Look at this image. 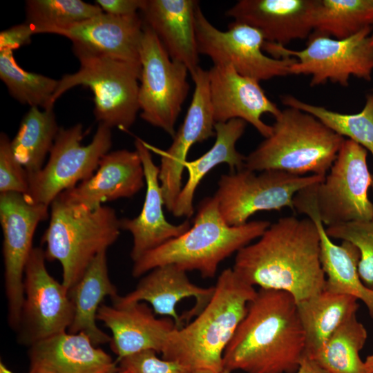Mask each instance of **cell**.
I'll use <instances>...</instances> for the list:
<instances>
[{"instance_id": "obj_19", "label": "cell", "mask_w": 373, "mask_h": 373, "mask_svg": "<svg viewBox=\"0 0 373 373\" xmlns=\"http://www.w3.org/2000/svg\"><path fill=\"white\" fill-rule=\"evenodd\" d=\"M294 210L305 214L316 225L319 236L321 266L325 275L324 290L345 294L362 301L373 318V290L362 282L358 270L360 253L348 241L336 245L327 234L318 215L315 200V185L302 189L294 198Z\"/></svg>"}, {"instance_id": "obj_17", "label": "cell", "mask_w": 373, "mask_h": 373, "mask_svg": "<svg viewBox=\"0 0 373 373\" xmlns=\"http://www.w3.org/2000/svg\"><path fill=\"white\" fill-rule=\"evenodd\" d=\"M191 77L195 89L187 113L170 147L161 153L159 179L164 207L171 212L182 187V174L190 149L216 136L208 70L200 67Z\"/></svg>"}, {"instance_id": "obj_37", "label": "cell", "mask_w": 373, "mask_h": 373, "mask_svg": "<svg viewBox=\"0 0 373 373\" xmlns=\"http://www.w3.org/2000/svg\"><path fill=\"white\" fill-rule=\"evenodd\" d=\"M11 140L4 133L0 135V193L14 192L26 195L28 192V173L16 160Z\"/></svg>"}, {"instance_id": "obj_15", "label": "cell", "mask_w": 373, "mask_h": 373, "mask_svg": "<svg viewBox=\"0 0 373 373\" xmlns=\"http://www.w3.org/2000/svg\"><path fill=\"white\" fill-rule=\"evenodd\" d=\"M44 250L33 247L23 278L24 300L17 332L18 342L30 346L68 331L73 319L68 290L48 271Z\"/></svg>"}, {"instance_id": "obj_39", "label": "cell", "mask_w": 373, "mask_h": 373, "mask_svg": "<svg viewBox=\"0 0 373 373\" xmlns=\"http://www.w3.org/2000/svg\"><path fill=\"white\" fill-rule=\"evenodd\" d=\"M33 28L26 22L15 25L0 33V51L15 50L31 42Z\"/></svg>"}, {"instance_id": "obj_33", "label": "cell", "mask_w": 373, "mask_h": 373, "mask_svg": "<svg viewBox=\"0 0 373 373\" xmlns=\"http://www.w3.org/2000/svg\"><path fill=\"white\" fill-rule=\"evenodd\" d=\"M281 102L287 107L313 115L336 133L346 136L366 149L373 156V93L367 96L361 111L352 114L311 104L291 95L282 96Z\"/></svg>"}, {"instance_id": "obj_4", "label": "cell", "mask_w": 373, "mask_h": 373, "mask_svg": "<svg viewBox=\"0 0 373 373\" xmlns=\"http://www.w3.org/2000/svg\"><path fill=\"white\" fill-rule=\"evenodd\" d=\"M270 224L254 220L230 226L221 216L216 196L206 197L189 229L133 262L132 275L138 278L157 267L173 265L186 272L198 271L204 278H213L224 260L260 238Z\"/></svg>"}, {"instance_id": "obj_14", "label": "cell", "mask_w": 373, "mask_h": 373, "mask_svg": "<svg viewBox=\"0 0 373 373\" xmlns=\"http://www.w3.org/2000/svg\"><path fill=\"white\" fill-rule=\"evenodd\" d=\"M48 217V206L34 202L21 193H0L8 322L16 332L24 300V271L33 248V236L38 224Z\"/></svg>"}, {"instance_id": "obj_28", "label": "cell", "mask_w": 373, "mask_h": 373, "mask_svg": "<svg viewBox=\"0 0 373 373\" xmlns=\"http://www.w3.org/2000/svg\"><path fill=\"white\" fill-rule=\"evenodd\" d=\"M245 128L246 122L240 119L216 123L214 144L202 156L185 164L188 179L176 199L171 212L174 216L189 218L193 215L195 192L201 180L217 165L225 163L232 171L244 169L245 156L236 150V144Z\"/></svg>"}, {"instance_id": "obj_30", "label": "cell", "mask_w": 373, "mask_h": 373, "mask_svg": "<svg viewBox=\"0 0 373 373\" xmlns=\"http://www.w3.org/2000/svg\"><path fill=\"white\" fill-rule=\"evenodd\" d=\"M60 129L53 108L30 107L22 118L15 137L11 140L12 153L31 176L44 167Z\"/></svg>"}, {"instance_id": "obj_27", "label": "cell", "mask_w": 373, "mask_h": 373, "mask_svg": "<svg viewBox=\"0 0 373 373\" xmlns=\"http://www.w3.org/2000/svg\"><path fill=\"white\" fill-rule=\"evenodd\" d=\"M73 306V319L68 332L84 333L95 345L110 343L111 336L99 329L97 314L106 296L116 298L117 290L111 282L108 269L106 251L98 254L80 279L68 290Z\"/></svg>"}, {"instance_id": "obj_44", "label": "cell", "mask_w": 373, "mask_h": 373, "mask_svg": "<svg viewBox=\"0 0 373 373\" xmlns=\"http://www.w3.org/2000/svg\"><path fill=\"white\" fill-rule=\"evenodd\" d=\"M188 373H215L208 370H190Z\"/></svg>"}, {"instance_id": "obj_20", "label": "cell", "mask_w": 373, "mask_h": 373, "mask_svg": "<svg viewBox=\"0 0 373 373\" xmlns=\"http://www.w3.org/2000/svg\"><path fill=\"white\" fill-rule=\"evenodd\" d=\"M145 176L138 152L126 149L108 152L96 172L88 180L64 191L66 203L92 211L106 201L131 198L144 186Z\"/></svg>"}, {"instance_id": "obj_6", "label": "cell", "mask_w": 373, "mask_h": 373, "mask_svg": "<svg viewBox=\"0 0 373 373\" xmlns=\"http://www.w3.org/2000/svg\"><path fill=\"white\" fill-rule=\"evenodd\" d=\"M50 218L42 242L46 260L62 267V284L69 290L95 256L112 245L120 234L115 211L101 206L89 211L57 197L50 204Z\"/></svg>"}, {"instance_id": "obj_24", "label": "cell", "mask_w": 373, "mask_h": 373, "mask_svg": "<svg viewBox=\"0 0 373 373\" xmlns=\"http://www.w3.org/2000/svg\"><path fill=\"white\" fill-rule=\"evenodd\" d=\"M317 0H240L225 15L258 30L266 41L285 46L309 37Z\"/></svg>"}, {"instance_id": "obj_25", "label": "cell", "mask_w": 373, "mask_h": 373, "mask_svg": "<svg viewBox=\"0 0 373 373\" xmlns=\"http://www.w3.org/2000/svg\"><path fill=\"white\" fill-rule=\"evenodd\" d=\"M28 373H113L112 357L84 333L63 332L29 347Z\"/></svg>"}, {"instance_id": "obj_23", "label": "cell", "mask_w": 373, "mask_h": 373, "mask_svg": "<svg viewBox=\"0 0 373 373\" xmlns=\"http://www.w3.org/2000/svg\"><path fill=\"white\" fill-rule=\"evenodd\" d=\"M144 22L139 13L115 16L102 12L60 30L56 35L70 39L73 51L106 55L140 64Z\"/></svg>"}, {"instance_id": "obj_35", "label": "cell", "mask_w": 373, "mask_h": 373, "mask_svg": "<svg viewBox=\"0 0 373 373\" xmlns=\"http://www.w3.org/2000/svg\"><path fill=\"white\" fill-rule=\"evenodd\" d=\"M25 11L35 34H56L103 12L97 4L82 0H28Z\"/></svg>"}, {"instance_id": "obj_34", "label": "cell", "mask_w": 373, "mask_h": 373, "mask_svg": "<svg viewBox=\"0 0 373 373\" xmlns=\"http://www.w3.org/2000/svg\"><path fill=\"white\" fill-rule=\"evenodd\" d=\"M0 78L10 95L30 107L53 108L52 98L59 80L28 72L17 63L13 51H0Z\"/></svg>"}, {"instance_id": "obj_36", "label": "cell", "mask_w": 373, "mask_h": 373, "mask_svg": "<svg viewBox=\"0 0 373 373\" xmlns=\"http://www.w3.org/2000/svg\"><path fill=\"white\" fill-rule=\"evenodd\" d=\"M325 231L330 238L348 241L358 248L359 276L373 290V220L334 224L327 227Z\"/></svg>"}, {"instance_id": "obj_31", "label": "cell", "mask_w": 373, "mask_h": 373, "mask_svg": "<svg viewBox=\"0 0 373 373\" xmlns=\"http://www.w3.org/2000/svg\"><path fill=\"white\" fill-rule=\"evenodd\" d=\"M367 338L362 323L353 316L343 323L314 355V361L325 373H367L360 356Z\"/></svg>"}, {"instance_id": "obj_16", "label": "cell", "mask_w": 373, "mask_h": 373, "mask_svg": "<svg viewBox=\"0 0 373 373\" xmlns=\"http://www.w3.org/2000/svg\"><path fill=\"white\" fill-rule=\"evenodd\" d=\"M214 286L193 284L186 271L173 265L157 267L146 274L135 288L127 294L112 299L115 305L144 302L151 305L155 315L173 320L177 329L183 321L196 316L211 300Z\"/></svg>"}, {"instance_id": "obj_40", "label": "cell", "mask_w": 373, "mask_h": 373, "mask_svg": "<svg viewBox=\"0 0 373 373\" xmlns=\"http://www.w3.org/2000/svg\"><path fill=\"white\" fill-rule=\"evenodd\" d=\"M146 0H97L103 12L115 16H126L138 13L144 6Z\"/></svg>"}, {"instance_id": "obj_5", "label": "cell", "mask_w": 373, "mask_h": 373, "mask_svg": "<svg viewBox=\"0 0 373 373\" xmlns=\"http://www.w3.org/2000/svg\"><path fill=\"white\" fill-rule=\"evenodd\" d=\"M271 134L245 156L244 168L325 177L345 140L313 115L287 107L275 118Z\"/></svg>"}, {"instance_id": "obj_10", "label": "cell", "mask_w": 373, "mask_h": 373, "mask_svg": "<svg viewBox=\"0 0 373 373\" xmlns=\"http://www.w3.org/2000/svg\"><path fill=\"white\" fill-rule=\"evenodd\" d=\"M84 136L82 124L60 127L47 164L28 177L29 189L25 195L29 200L49 207L59 194L95 173L101 159L111 149V128L99 124L87 145L82 144Z\"/></svg>"}, {"instance_id": "obj_21", "label": "cell", "mask_w": 373, "mask_h": 373, "mask_svg": "<svg viewBox=\"0 0 373 373\" xmlns=\"http://www.w3.org/2000/svg\"><path fill=\"white\" fill-rule=\"evenodd\" d=\"M97 319L111 332V350L118 361L144 350L162 353L170 334L176 328L169 317L157 318L146 303L102 304Z\"/></svg>"}, {"instance_id": "obj_22", "label": "cell", "mask_w": 373, "mask_h": 373, "mask_svg": "<svg viewBox=\"0 0 373 373\" xmlns=\"http://www.w3.org/2000/svg\"><path fill=\"white\" fill-rule=\"evenodd\" d=\"M135 146L142 162L146 191L140 214L133 218L120 219L121 229L130 232L133 236L131 258L133 262L191 227L189 220L178 224L167 221L163 211L164 201L159 179L160 167L153 162L145 142L136 137Z\"/></svg>"}, {"instance_id": "obj_3", "label": "cell", "mask_w": 373, "mask_h": 373, "mask_svg": "<svg viewBox=\"0 0 373 373\" xmlns=\"http://www.w3.org/2000/svg\"><path fill=\"white\" fill-rule=\"evenodd\" d=\"M214 287L211 300L195 318L171 332L163 358L177 361L189 370H223L224 352L257 291L232 268L220 273Z\"/></svg>"}, {"instance_id": "obj_7", "label": "cell", "mask_w": 373, "mask_h": 373, "mask_svg": "<svg viewBox=\"0 0 373 373\" xmlns=\"http://www.w3.org/2000/svg\"><path fill=\"white\" fill-rule=\"evenodd\" d=\"M73 52L79 61V68L59 79L53 104L75 86L88 87L94 94V115L99 124L110 128L128 130L140 111L141 65L106 55Z\"/></svg>"}, {"instance_id": "obj_13", "label": "cell", "mask_w": 373, "mask_h": 373, "mask_svg": "<svg viewBox=\"0 0 373 373\" xmlns=\"http://www.w3.org/2000/svg\"><path fill=\"white\" fill-rule=\"evenodd\" d=\"M195 34L199 54L209 57L213 65L232 66L242 75L257 81L289 75L294 57H271L263 52L266 41L256 28L233 21L227 30L216 28L200 6L195 12Z\"/></svg>"}, {"instance_id": "obj_47", "label": "cell", "mask_w": 373, "mask_h": 373, "mask_svg": "<svg viewBox=\"0 0 373 373\" xmlns=\"http://www.w3.org/2000/svg\"><path fill=\"white\" fill-rule=\"evenodd\" d=\"M372 37H373V32L372 33Z\"/></svg>"}, {"instance_id": "obj_41", "label": "cell", "mask_w": 373, "mask_h": 373, "mask_svg": "<svg viewBox=\"0 0 373 373\" xmlns=\"http://www.w3.org/2000/svg\"><path fill=\"white\" fill-rule=\"evenodd\" d=\"M220 373H232L222 370ZM295 373H325L314 361L305 356L299 368Z\"/></svg>"}, {"instance_id": "obj_43", "label": "cell", "mask_w": 373, "mask_h": 373, "mask_svg": "<svg viewBox=\"0 0 373 373\" xmlns=\"http://www.w3.org/2000/svg\"><path fill=\"white\" fill-rule=\"evenodd\" d=\"M0 373H13V372L11 370H10L2 361H1L0 362Z\"/></svg>"}, {"instance_id": "obj_32", "label": "cell", "mask_w": 373, "mask_h": 373, "mask_svg": "<svg viewBox=\"0 0 373 373\" xmlns=\"http://www.w3.org/2000/svg\"><path fill=\"white\" fill-rule=\"evenodd\" d=\"M373 26V0H317L313 33L349 38Z\"/></svg>"}, {"instance_id": "obj_38", "label": "cell", "mask_w": 373, "mask_h": 373, "mask_svg": "<svg viewBox=\"0 0 373 373\" xmlns=\"http://www.w3.org/2000/svg\"><path fill=\"white\" fill-rule=\"evenodd\" d=\"M120 368L130 373H188L186 367L177 361L160 358L153 350H144L119 361Z\"/></svg>"}, {"instance_id": "obj_29", "label": "cell", "mask_w": 373, "mask_h": 373, "mask_svg": "<svg viewBox=\"0 0 373 373\" xmlns=\"http://www.w3.org/2000/svg\"><path fill=\"white\" fill-rule=\"evenodd\" d=\"M296 304L307 357L318 352L343 323L356 315L359 308L356 298L326 290Z\"/></svg>"}, {"instance_id": "obj_45", "label": "cell", "mask_w": 373, "mask_h": 373, "mask_svg": "<svg viewBox=\"0 0 373 373\" xmlns=\"http://www.w3.org/2000/svg\"><path fill=\"white\" fill-rule=\"evenodd\" d=\"M113 373H130L128 370L120 368L119 370Z\"/></svg>"}, {"instance_id": "obj_11", "label": "cell", "mask_w": 373, "mask_h": 373, "mask_svg": "<svg viewBox=\"0 0 373 373\" xmlns=\"http://www.w3.org/2000/svg\"><path fill=\"white\" fill-rule=\"evenodd\" d=\"M140 56V117L173 137L176 122L189 91V73L185 66L170 57L155 32L144 23Z\"/></svg>"}, {"instance_id": "obj_46", "label": "cell", "mask_w": 373, "mask_h": 373, "mask_svg": "<svg viewBox=\"0 0 373 373\" xmlns=\"http://www.w3.org/2000/svg\"><path fill=\"white\" fill-rule=\"evenodd\" d=\"M371 188L373 192V174H372V184H371Z\"/></svg>"}, {"instance_id": "obj_18", "label": "cell", "mask_w": 373, "mask_h": 373, "mask_svg": "<svg viewBox=\"0 0 373 373\" xmlns=\"http://www.w3.org/2000/svg\"><path fill=\"white\" fill-rule=\"evenodd\" d=\"M210 101L216 123L233 119L252 125L265 138L272 126L262 120L265 113L277 117L281 110L271 102L259 82L238 73L232 66L213 65L209 70Z\"/></svg>"}, {"instance_id": "obj_9", "label": "cell", "mask_w": 373, "mask_h": 373, "mask_svg": "<svg viewBox=\"0 0 373 373\" xmlns=\"http://www.w3.org/2000/svg\"><path fill=\"white\" fill-rule=\"evenodd\" d=\"M325 177L296 175L277 170L255 171L242 169L223 174L214 195L224 220L230 226H240L260 211H294L297 193L322 182Z\"/></svg>"}, {"instance_id": "obj_26", "label": "cell", "mask_w": 373, "mask_h": 373, "mask_svg": "<svg viewBox=\"0 0 373 373\" xmlns=\"http://www.w3.org/2000/svg\"><path fill=\"white\" fill-rule=\"evenodd\" d=\"M195 0H146L144 23L156 35L170 57L186 66L191 77L200 68L195 34Z\"/></svg>"}, {"instance_id": "obj_1", "label": "cell", "mask_w": 373, "mask_h": 373, "mask_svg": "<svg viewBox=\"0 0 373 373\" xmlns=\"http://www.w3.org/2000/svg\"><path fill=\"white\" fill-rule=\"evenodd\" d=\"M319 233L308 217L280 218L240 249L233 267L245 282L290 294L296 303L324 290Z\"/></svg>"}, {"instance_id": "obj_12", "label": "cell", "mask_w": 373, "mask_h": 373, "mask_svg": "<svg viewBox=\"0 0 373 373\" xmlns=\"http://www.w3.org/2000/svg\"><path fill=\"white\" fill-rule=\"evenodd\" d=\"M367 157L366 149L345 139L324 180L316 185V209L325 226L373 220Z\"/></svg>"}, {"instance_id": "obj_8", "label": "cell", "mask_w": 373, "mask_h": 373, "mask_svg": "<svg viewBox=\"0 0 373 373\" xmlns=\"http://www.w3.org/2000/svg\"><path fill=\"white\" fill-rule=\"evenodd\" d=\"M373 26L344 39L312 33L300 50L265 41L263 50L274 58L294 57L289 75H310V86L328 81L348 86L351 76L370 82L373 72Z\"/></svg>"}, {"instance_id": "obj_42", "label": "cell", "mask_w": 373, "mask_h": 373, "mask_svg": "<svg viewBox=\"0 0 373 373\" xmlns=\"http://www.w3.org/2000/svg\"><path fill=\"white\" fill-rule=\"evenodd\" d=\"M367 373H373V352L364 361Z\"/></svg>"}, {"instance_id": "obj_2", "label": "cell", "mask_w": 373, "mask_h": 373, "mask_svg": "<svg viewBox=\"0 0 373 373\" xmlns=\"http://www.w3.org/2000/svg\"><path fill=\"white\" fill-rule=\"evenodd\" d=\"M305 356L296 301L289 293L260 288L223 354V370L295 373Z\"/></svg>"}]
</instances>
